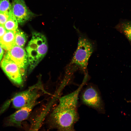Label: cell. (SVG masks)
<instances>
[{
    "mask_svg": "<svg viewBox=\"0 0 131 131\" xmlns=\"http://www.w3.org/2000/svg\"><path fill=\"white\" fill-rule=\"evenodd\" d=\"M88 81L84 78L76 90L59 99L58 104L50 116V122L53 127L61 131H74V126L79 119L78 111L79 96Z\"/></svg>",
    "mask_w": 131,
    "mask_h": 131,
    "instance_id": "cell-1",
    "label": "cell"
},
{
    "mask_svg": "<svg viewBox=\"0 0 131 131\" xmlns=\"http://www.w3.org/2000/svg\"><path fill=\"white\" fill-rule=\"evenodd\" d=\"M78 35L77 47L68 70L74 72L77 69L84 72L87 69L89 58L93 52L95 45L85 34L75 27Z\"/></svg>",
    "mask_w": 131,
    "mask_h": 131,
    "instance_id": "cell-2",
    "label": "cell"
},
{
    "mask_svg": "<svg viewBox=\"0 0 131 131\" xmlns=\"http://www.w3.org/2000/svg\"><path fill=\"white\" fill-rule=\"evenodd\" d=\"M48 50V43L44 35L39 32H33L31 39L26 48L29 63V73L43 59Z\"/></svg>",
    "mask_w": 131,
    "mask_h": 131,
    "instance_id": "cell-3",
    "label": "cell"
},
{
    "mask_svg": "<svg viewBox=\"0 0 131 131\" xmlns=\"http://www.w3.org/2000/svg\"><path fill=\"white\" fill-rule=\"evenodd\" d=\"M46 92L40 80L27 90L17 93L12 99L13 107L19 109L37 100Z\"/></svg>",
    "mask_w": 131,
    "mask_h": 131,
    "instance_id": "cell-4",
    "label": "cell"
},
{
    "mask_svg": "<svg viewBox=\"0 0 131 131\" xmlns=\"http://www.w3.org/2000/svg\"><path fill=\"white\" fill-rule=\"evenodd\" d=\"M80 98L84 105L93 108L99 113H105V107L100 93L95 85H88L80 92Z\"/></svg>",
    "mask_w": 131,
    "mask_h": 131,
    "instance_id": "cell-5",
    "label": "cell"
},
{
    "mask_svg": "<svg viewBox=\"0 0 131 131\" xmlns=\"http://www.w3.org/2000/svg\"><path fill=\"white\" fill-rule=\"evenodd\" d=\"M4 58L12 61L17 66L23 79H25L29 63L27 54L24 49L15 45L7 51Z\"/></svg>",
    "mask_w": 131,
    "mask_h": 131,
    "instance_id": "cell-6",
    "label": "cell"
},
{
    "mask_svg": "<svg viewBox=\"0 0 131 131\" xmlns=\"http://www.w3.org/2000/svg\"><path fill=\"white\" fill-rule=\"evenodd\" d=\"M11 10L18 23L21 25L35 15L27 8L24 0H12Z\"/></svg>",
    "mask_w": 131,
    "mask_h": 131,
    "instance_id": "cell-7",
    "label": "cell"
},
{
    "mask_svg": "<svg viewBox=\"0 0 131 131\" xmlns=\"http://www.w3.org/2000/svg\"><path fill=\"white\" fill-rule=\"evenodd\" d=\"M0 64L3 70L12 82L19 86L23 85V78L18 67L14 62L4 58Z\"/></svg>",
    "mask_w": 131,
    "mask_h": 131,
    "instance_id": "cell-8",
    "label": "cell"
},
{
    "mask_svg": "<svg viewBox=\"0 0 131 131\" xmlns=\"http://www.w3.org/2000/svg\"><path fill=\"white\" fill-rule=\"evenodd\" d=\"M38 104L37 101L21 108L10 115L7 120L8 126H19L22 122L28 117L34 107Z\"/></svg>",
    "mask_w": 131,
    "mask_h": 131,
    "instance_id": "cell-9",
    "label": "cell"
},
{
    "mask_svg": "<svg viewBox=\"0 0 131 131\" xmlns=\"http://www.w3.org/2000/svg\"><path fill=\"white\" fill-rule=\"evenodd\" d=\"M15 32L7 30L0 39V46L7 50H9L16 45Z\"/></svg>",
    "mask_w": 131,
    "mask_h": 131,
    "instance_id": "cell-10",
    "label": "cell"
},
{
    "mask_svg": "<svg viewBox=\"0 0 131 131\" xmlns=\"http://www.w3.org/2000/svg\"><path fill=\"white\" fill-rule=\"evenodd\" d=\"M115 28L123 34L131 43V21L121 20Z\"/></svg>",
    "mask_w": 131,
    "mask_h": 131,
    "instance_id": "cell-11",
    "label": "cell"
},
{
    "mask_svg": "<svg viewBox=\"0 0 131 131\" xmlns=\"http://www.w3.org/2000/svg\"><path fill=\"white\" fill-rule=\"evenodd\" d=\"M18 21L11 9L9 11V17L3 25L6 30L15 32L18 29Z\"/></svg>",
    "mask_w": 131,
    "mask_h": 131,
    "instance_id": "cell-12",
    "label": "cell"
},
{
    "mask_svg": "<svg viewBox=\"0 0 131 131\" xmlns=\"http://www.w3.org/2000/svg\"><path fill=\"white\" fill-rule=\"evenodd\" d=\"M16 45L23 47L27 40L26 34L23 31L18 28L15 31Z\"/></svg>",
    "mask_w": 131,
    "mask_h": 131,
    "instance_id": "cell-13",
    "label": "cell"
},
{
    "mask_svg": "<svg viewBox=\"0 0 131 131\" xmlns=\"http://www.w3.org/2000/svg\"><path fill=\"white\" fill-rule=\"evenodd\" d=\"M11 5L9 0H0V11L9 12L11 9Z\"/></svg>",
    "mask_w": 131,
    "mask_h": 131,
    "instance_id": "cell-14",
    "label": "cell"
},
{
    "mask_svg": "<svg viewBox=\"0 0 131 131\" xmlns=\"http://www.w3.org/2000/svg\"><path fill=\"white\" fill-rule=\"evenodd\" d=\"M9 17V12L0 11V25H4Z\"/></svg>",
    "mask_w": 131,
    "mask_h": 131,
    "instance_id": "cell-15",
    "label": "cell"
},
{
    "mask_svg": "<svg viewBox=\"0 0 131 131\" xmlns=\"http://www.w3.org/2000/svg\"><path fill=\"white\" fill-rule=\"evenodd\" d=\"M6 31L3 25H0V39L5 34Z\"/></svg>",
    "mask_w": 131,
    "mask_h": 131,
    "instance_id": "cell-16",
    "label": "cell"
},
{
    "mask_svg": "<svg viewBox=\"0 0 131 131\" xmlns=\"http://www.w3.org/2000/svg\"><path fill=\"white\" fill-rule=\"evenodd\" d=\"M4 53L3 49L0 46V64Z\"/></svg>",
    "mask_w": 131,
    "mask_h": 131,
    "instance_id": "cell-17",
    "label": "cell"
},
{
    "mask_svg": "<svg viewBox=\"0 0 131 131\" xmlns=\"http://www.w3.org/2000/svg\"><path fill=\"white\" fill-rule=\"evenodd\" d=\"M129 102H130L131 103V100H130V101Z\"/></svg>",
    "mask_w": 131,
    "mask_h": 131,
    "instance_id": "cell-18",
    "label": "cell"
}]
</instances>
